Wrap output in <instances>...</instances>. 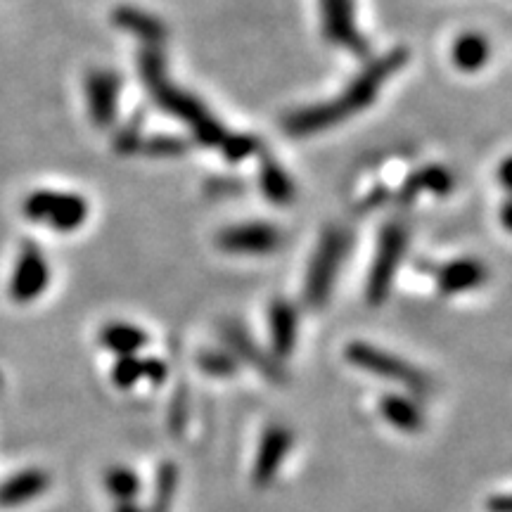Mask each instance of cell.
Wrapping results in <instances>:
<instances>
[{
    "instance_id": "7",
    "label": "cell",
    "mask_w": 512,
    "mask_h": 512,
    "mask_svg": "<svg viewBox=\"0 0 512 512\" xmlns=\"http://www.w3.org/2000/svg\"><path fill=\"white\" fill-rule=\"evenodd\" d=\"M219 332L226 349L238 358V363H245V366L254 368L256 373L264 375L268 382H287V370L283 368V363H280L271 351L259 347V342H256L252 332H249L240 320H223Z\"/></svg>"
},
{
    "instance_id": "25",
    "label": "cell",
    "mask_w": 512,
    "mask_h": 512,
    "mask_svg": "<svg viewBox=\"0 0 512 512\" xmlns=\"http://www.w3.org/2000/svg\"><path fill=\"white\" fill-rule=\"evenodd\" d=\"M110 377H112L114 387L121 389V392H126V389H133L140 380H143V358L117 356Z\"/></svg>"
},
{
    "instance_id": "23",
    "label": "cell",
    "mask_w": 512,
    "mask_h": 512,
    "mask_svg": "<svg viewBox=\"0 0 512 512\" xmlns=\"http://www.w3.org/2000/svg\"><path fill=\"white\" fill-rule=\"evenodd\" d=\"M102 484H105V491L114 501H138L140 491H143V479L131 465L124 463L107 467Z\"/></svg>"
},
{
    "instance_id": "8",
    "label": "cell",
    "mask_w": 512,
    "mask_h": 512,
    "mask_svg": "<svg viewBox=\"0 0 512 512\" xmlns=\"http://www.w3.org/2000/svg\"><path fill=\"white\" fill-rule=\"evenodd\" d=\"M50 285V264L43 249L24 242L10 275V299L15 304H31L43 297Z\"/></svg>"
},
{
    "instance_id": "18",
    "label": "cell",
    "mask_w": 512,
    "mask_h": 512,
    "mask_svg": "<svg viewBox=\"0 0 512 512\" xmlns=\"http://www.w3.org/2000/svg\"><path fill=\"white\" fill-rule=\"evenodd\" d=\"M147 332L133 323L112 320L100 330V344L114 356H138L147 347Z\"/></svg>"
},
{
    "instance_id": "21",
    "label": "cell",
    "mask_w": 512,
    "mask_h": 512,
    "mask_svg": "<svg viewBox=\"0 0 512 512\" xmlns=\"http://www.w3.org/2000/svg\"><path fill=\"white\" fill-rule=\"evenodd\" d=\"M489 55H491L489 41H486L482 34H475V31L460 36L458 41L453 43V50H451V60L460 72H479V69L489 62Z\"/></svg>"
},
{
    "instance_id": "9",
    "label": "cell",
    "mask_w": 512,
    "mask_h": 512,
    "mask_svg": "<svg viewBox=\"0 0 512 512\" xmlns=\"http://www.w3.org/2000/svg\"><path fill=\"white\" fill-rule=\"evenodd\" d=\"M216 245L221 252L235 256H266L283 247V233L278 226L266 221L238 223V226L223 228Z\"/></svg>"
},
{
    "instance_id": "24",
    "label": "cell",
    "mask_w": 512,
    "mask_h": 512,
    "mask_svg": "<svg viewBox=\"0 0 512 512\" xmlns=\"http://www.w3.org/2000/svg\"><path fill=\"white\" fill-rule=\"evenodd\" d=\"M197 368L202 370L204 375L219 377V380H228V377L238 375L240 363L238 358L230 354L228 349H202L197 354Z\"/></svg>"
},
{
    "instance_id": "31",
    "label": "cell",
    "mask_w": 512,
    "mask_h": 512,
    "mask_svg": "<svg viewBox=\"0 0 512 512\" xmlns=\"http://www.w3.org/2000/svg\"><path fill=\"white\" fill-rule=\"evenodd\" d=\"M486 510L489 512H510V498L508 494H496L486 501Z\"/></svg>"
},
{
    "instance_id": "28",
    "label": "cell",
    "mask_w": 512,
    "mask_h": 512,
    "mask_svg": "<svg viewBox=\"0 0 512 512\" xmlns=\"http://www.w3.org/2000/svg\"><path fill=\"white\" fill-rule=\"evenodd\" d=\"M169 418H166V425L174 434H181L188 425L190 418V392L185 387H178V392L174 394V399L169 403Z\"/></svg>"
},
{
    "instance_id": "20",
    "label": "cell",
    "mask_w": 512,
    "mask_h": 512,
    "mask_svg": "<svg viewBox=\"0 0 512 512\" xmlns=\"http://www.w3.org/2000/svg\"><path fill=\"white\" fill-rule=\"evenodd\" d=\"M259 185L266 200L278 204V207H285V204L294 202V197H297V188H294L290 174L268 155H261Z\"/></svg>"
},
{
    "instance_id": "3",
    "label": "cell",
    "mask_w": 512,
    "mask_h": 512,
    "mask_svg": "<svg viewBox=\"0 0 512 512\" xmlns=\"http://www.w3.org/2000/svg\"><path fill=\"white\" fill-rule=\"evenodd\" d=\"M344 358L349 361V366L363 370L368 375L380 377L384 382L399 384L403 392L418 396V399L420 396H427L434 389L430 373H425V370L415 366L408 358L394 354V351L375 347L370 342H363V339L347 344Z\"/></svg>"
},
{
    "instance_id": "33",
    "label": "cell",
    "mask_w": 512,
    "mask_h": 512,
    "mask_svg": "<svg viewBox=\"0 0 512 512\" xmlns=\"http://www.w3.org/2000/svg\"><path fill=\"white\" fill-rule=\"evenodd\" d=\"M501 183L505 190H510V159H505L501 164Z\"/></svg>"
},
{
    "instance_id": "27",
    "label": "cell",
    "mask_w": 512,
    "mask_h": 512,
    "mask_svg": "<svg viewBox=\"0 0 512 512\" xmlns=\"http://www.w3.org/2000/svg\"><path fill=\"white\" fill-rule=\"evenodd\" d=\"M140 152H145V155L150 157H159V159L183 157L185 152H188V140L178 136H152L140 143Z\"/></svg>"
},
{
    "instance_id": "19",
    "label": "cell",
    "mask_w": 512,
    "mask_h": 512,
    "mask_svg": "<svg viewBox=\"0 0 512 512\" xmlns=\"http://www.w3.org/2000/svg\"><path fill=\"white\" fill-rule=\"evenodd\" d=\"M453 185H456V178H453V174L446 166L430 164L422 166L420 171H415V174L406 178L399 197L403 202H411L415 195H420V192H432V195L437 197H446L448 192L453 190Z\"/></svg>"
},
{
    "instance_id": "26",
    "label": "cell",
    "mask_w": 512,
    "mask_h": 512,
    "mask_svg": "<svg viewBox=\"0 0 512 512\" xmlns=\"http://www.w3.org/2000/svg\"><path fill=\"white\" fill-rule=\"evenodd\" d=\"M219 147L223 150V157H226L228 162H242V159L261 152L259 138L252 136V133H228Z\"/></svg>"
},
{
    "instance_id": "13",
    "label": "cell",
    "mask_w": 512,
    "mask_h": 512,
    "mask_svg": "<svg viewBox=\"0 0 512 512\" xmlns=\"http://www.w3.org/2000/svg\"><path fill=\"white\" fill-rule=\"evenodd\" d=\"M486 280H489V271L484 261L475 256H460L439 268L437 290L446 297H456V294L479 290Z\"/></svg>"
},
{
    "instance_id": "30",
    "label": "cell",
    "mask_w": 512,
    "mask_h": 512,
    "mask_svg": "<svg viewBox=\"0 0 512 512\" xmlns=\"http://www.w3.org/2000/svg\"><path fill=\"white\" fill-rule=\"evenodd\" d=\"M140 143H143V138H140L138 126H126L124 131L117 133V138H114V145H117V150L121 152V155H133V152H140Z\"/></svg>"
},
{
    "instance_id": "22",
    "label": "cell",
    "mask_w": 512,
    "mask_h": 512,
    "mask_svg": "<svg viewBox=\"0 0 512 512\" xmlns=\"http://www.w3.org/2000/svg\"><path fill=\"white\" fill-rule=\"evenodd\" d=\"M178 484H181V470L174 460H164L157 467L155 475V491H152V501L145 512H171L176 503Z\"/></svg>"
},
{
    "instance_id": "6",
    "label": "cell",
    "mask_w": 512,
    "mask_h": 512,
    "mask_svg": "<svg viewBox=\"0 0 512 512\" xmlns=\"http://www.w3.org/2000/svg\"><path fill=\"white\" fill-rule=\"evenodd\" d=\"M24 216L34 223H46L55 233H74L88 219V202L74 192L36 190L24 200Z\"/></svg>"
},
{
    "instance_id": "34",
    "label": "cell",
    "mask_w": 512,
    "mask_h": 512,
    "mask_svg": "<svg viewBox=\"0 0 512 512\" xmlns=\"http://www.w3.org/2000/svg\"><path fill=\"white\" fill-rule=\"evenodd\" d=\"M510 211H512V209H510V202H505V204H503V214H501V216H503V228H505V230L512 228V223H510Z\"/></svg>"
},
{
    "instance_id": "5",
    "label": "cell",
    "mask_w": 512,
    "mask_h": 512,
    "mask_svg": "<svg viewBox=\"0 0 512 512\" xmlns=\"http://www.w3.org/2000/svg\"><path fill=\"white\" fill-rule=\"evenodd\" d=\"M408 249V228L401 221L384 223L377 238V249L370 264L366 299L370 306H382L387 302L389 292L394 287V278L399 273L403 256Z\"/></svg>"
},
{
    "instance_id": "16",
    "label": "cell",
    "mask_w": 512,
    "mask_h": 512,
    "mask_svg": "<svg viewBox=\"0 0 512 512\" xmlns=\"http://www.w3.org/2000/svg\"><path fill=\"white\" fill-rule=\"evenodd\" d=\"M50 472L41 467H27L0 482V508H22L36 498H41L50 489Z\"/></svg>"
},
{
    "instance_id": "29",
    "label": "cell",
    "mask_w": 512,
    "mask_h": 512,
    "mask_svg": "<svg viewBox=\"0 0 512 512\" xmlns=\"http://www.w3.org/2000/svg\"><path fill=\"white\" fill-rule=\"evenodd\" d=\"M166 377H169V366H166V361L157 356L143 358V380L155 384V387H162Z\"/></svg>"
},
{
    "instance_id": "11",
    "label": "cell",
    "mask_w": 512,
    "mask_h": 512,
    "mask_svg": "<svg viewBox=\"0 0 512 512\" xmlns=\"http://www.w3.org/2000/svg\"><path fill=\"white\" fill-rule=\"evenodd\" d=\"M323 10V29L330 43L349 50L358 57L368 55V41L356 27L354 19V0H320Z\"/></svg>"
},
{
    "instance_id": "17",
    "label": "cell",
    "mask_w": 512,
    "mask_h": 512,
    "mask_svg": "<svg viewBox=\"0 0 512 512\" xmlns=\"http://www.w3.org/2000/svg\"><path fill=\"white\" fill-rule=\"evenodd\" d=\"M112 22L117 24L121 31H128V34L138 36L140 41L147 43V46L159 48L169 36V29L166 24L152 12L140 10L136 5H119L117 10L112 12Z\"/></svg>"
},
{
    "instance_id": "2",
    "label": "cell",
    "mask_w": 512,
    "mask_h": 512,
    "mask_svg": "<svg viewBox=\"0 0 512 512\" xmlns=\"http://www.w3.org/2000/svg\"><path fill=\"white\" fill-rule=\"evenodd\" d=\"M138 69L147 93L155 100L157 107H162L166 114L181 119L185 126L192 128V136L204 147H219L228 131L219 119L211 117V112L202 105L195 95H190L183 88H178L174 81L166 76V62L162 50L155 46H145L138 53Z\"/></svg>"
},
{
    "instance_id": "14",
    "label": "cell",
    "mask_w": 512,
    "mask_h": 512,
    "mask_svg": "<svg viewBox=\"0 0 512 512\" xmlns=\"http://www.w3.org/2000/svg\"><path fill=\"white\" fill-rule=\"evenodd\" d=\"M268 332H271V354L280 363L287 361L297 349L299 337V313L290 299H273L268 309Z\"/></svg>"
},
{
    "instance_id": "15",
    "label": "cell",
    "mask_w": 512,
    "mask_h": 512,
    "mask_svg": "<svg viewBox=\"0 0 512 512\" xmlns=\"http://www.w3.org/2000/svg\"><path fill=\"white\" fill-rule=\"evenodd\" d=\"M380 413L396 432L418 434L425 430L427 415L418 396L408 392H387L380 399Z\"/></svg>"
},
{
    "instance_id": "12",
    "label": "cell",
    "mask_w": 512,
    "mask_h": 512,
    "mask_svg": "<svg viewBox=\"0 0 512 512\" xmlns=\"http://www.w3.org/2000/svg\"><path fill=\"white\" fill-rule=\"evenodd\" d=\"M121 79L110 69H93L86 79L88 117L98 128H110L117 121Z\"/></svg>"
},
{
    "instance_id": "10",
    "label": "cell",
    "mask_w": 512,
    "mask_h": 512,
    "mask_svg": "<svg viewBox=\"0 0 512 512\" xmlns=\"http://www.w3.org/2000/svg\"><path fill=\"white\" fill-rule=\"evenodd\" d=\"M294 446V434L287 425L273 422L268 425L264 434H261L259 446H256L254 467H252V482L259 489H266L275 482V477L280 475V467L285 465L287 456L292 453Z\"/></svg>"
},
{
    "instance_id": "4",
    "label": "cell",
    "mask_w": 512,
    "mask_h": 512,
    "mask_svg": "<svg viewBox=\"0 0 512 512\" xmlns=\"http://www.w3.org/2000/svg\"><path fill=\"white\" fill-rule=\"evenodd\" d=\"M349 252V235L332 226L320 235L316 254L311 256L309 271L304 280V299L311 309H325L335 290L339 268Z\"/></svg>"
},
{
    "instance_id": "32",
    "label": "cell",
    "mask_w": 512,
    "mask_h": 512,
    "mask_svg": "<svg viewBox=\"0 0 512 512\" xmlns=\"http://www.w3.org/2000/svg\"><path fill=\"white\" fill-rule=\"evenodd\" d=\"M112 512H145V508L138 501H114Z\"/></svg>"
},
{
    "instance_id": "1",
    "label": "cell",
    "mask_w": 512,
    "mask_h": 512,
    "mask_svg": "<svg viewBox=\"0 0 512 512\" xmlns=\"http://www.w3.org/2000/svg\"><path fill=\"white\" fill-rule=\"evenodd\" d=\"M408 62V50L396 48L377 57L349 83L347 91L339 95L337 100L320 102V105L302 107V110H294L283 119V128L290 133L292 138H306L316 136V133L325 131V128L337 126L339 121L354 117L356 112L368 110L370 105L377 100L382 86L389 81V76H394L403 64Z\"/></svg>"
}]
</instances>
